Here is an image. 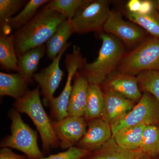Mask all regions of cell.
<instances>
[{
	"label": "cell",
	"mask_w": 159,
	"mask_h": 159,
	"mask_svg": "<svg viewBox=\"0 0 159 159\" xmlns=\"http://www.w3.org/2000/svg\"><path fill=\"white\" fill-rule=\"evenodd\" d=\"M25 156L14 153L9 148H2L0 150V159H26Z\"/></svg>",
	"instance_id": "30"
},
{
	"label": "cell",
	"mask_w": 159,
	"mask_h": 159,
	"mask_svg": "<svg viewBox=\"0 0 159 159\" xmlns=\"http://www.w3.org/2000/svg\"><path fill=\"white\" fill-rule=\"evenodd\" d=\"M154 5L156 9L157 10V11L159 12V0H155V1H153Z\"/></svg>",
	"instance_id": "33"
},
{
	"label": "cell",
	"mask_w": 159,
	"mask_h": 159,
	"mask_svg": "<svg viewBox=\"0 0 159 159\" xmlns=\"http://www.w3.org/2000/svg\"><path fill=\"white\" fill-rule=\"evenodd\" d=\"M46 52V45L30 49L18 57V72L29 84L32 82L40 61Z\"/></svg>",
	"instance_id": "17"
},
{
	"label": "cell",
	"mask_w": 159,
	"mask_h": 159,
	"mask_svg": "<svg viewBox=\"0 0 159 159\" xmlns=\"http://www.w3.org/2000/svg\"><path fill=\"white\" fill-rule=\"evenodd\" d=\"M89 159H151L140 149L129 150L119 146L113 137L97 150L90 154Z\"/></svg>",
	"instance_id": "16"
},
{
	"label": "cell",
	"mask_w": 159,
	"mask_h": 159,
	"mask_svg": "<svg viewBox=\"0 0 159 159\" xmlns=\"http://www.w3.org/2000/svg\"><path fill=\"white\" fill-rule=\"evenodd\" d=\"M155 9L153 1L144 0L141 1V6L138 13L145 15L148 14Z\"/></svg>",
	"instance_id": "31"
},
{
	"label": "cell",
	"mask_w": 159,
	"mask_h": 159,
	"mask_svg": "<svg viewBox=\"0 0 159 159\" xmlns=\"http://www.w3.org/2000/svg\"><path fill=\"white\" fill-rule=\"evenodd\" d=\"M145 124L129 126L122 129L112 136L116 143L124 149L138 150L142 143Z\"/></svg>",
	"instance_id": "20"
},
{
	"label": "cell",
	"mask_w": 159,
	"mask_h": 159,
	"mask_svg": "<svg viewBox=\"0 0 159 159\" xmlns=\"http://www.w3.org/2000/svg\"><path fill=\"white\" fill-rule=\"evenodd\" d=\"M102 30L122 41L128 47H131L144 39L145 31L134 24L126 21L116 11H111Z\"/></svg>",
	"instance_id": "10"
},
{
	"label": "cell",
	"mask_w": 159,
	"mask_h": 159,
	"mask_svg": "<svg viewBox=\"0 0 159 159\" xmlns=\"http://www.w3.org/2000/svg\"><path fill=\"white\" fill-rule=\"evenodd\" d=\"M104 95L100 86L89 84L85 113V120L101 118L104 108Z\"/></svg>",
	"instance_id": "21"
},
{
	"label": "cell",
	"mask_w": 159,
	"mask_h": 159,
	"mask_svg": "<svg viewBox=\"0 0 159 159\" xmlns=\"http://www.w3.org/2000/svg\"><path fill=\"white\" fill-rule=\"evenodd\" d=\"M70 44V43H68L48 66L33 76V79L38 83L41 89L44 103L46 106L49 105L54 98V93L62 80L64 72L60 67V61L63 54Z\"/></svg>",
	"instance_id": "9"
},
{
	"label": "cell",
	"mask_w": 159,
	"mask_h": 159,
	"mask_svg": "<svg viewBox=\"0 0 159 159\" xmlns=\"http://www.w3.org/2000/svg\"><path fill=\"white\" fill-rule=\"evenodd\" d=\"M102 44L97 59L93 62L86 63L81 68L83 75L89 83L100 85L112 74L124 56V48L118 38L101 32Z\"/></svg>",
	"instance_id": "2"
},
{
	"label": "cell",
	"mask_w": 159,
	"mask_h": 159,
	"mask_svg": "<svg viewBox=\"0 0 159 159\" xmlns=\"http://www.w3.org/2000/svg\"><path fill=\"white\" fill-rule=\"evenodd\" d=\"M141 1L140 0H130L127 4L128 11L133 13H138L141 6Z\"/></svg>",
	"instance_id": "32"
},
{
	"label": "cell",
	"mask_w": 159,
	"mask_h": 159,
	"mask_svg": "<svg viewBox=\"0 0 159 159\" xmlns=\"http://www.w3.org/2000/svg\"><path fill=\"white\" fill-rule=\"evenodd\" d=\"M66 20L62 15L43 6L34 17L13 34L17 57L47 43L60 24Z\"/></svg>",
	"instance_id": "1"
},
{
	"label": "cell",
	"mask_w": 159,
	"mask_h": 159,
	"mask_svg": "<svg viewBox=\"0 0 159 159\" xmlns=\"http://www.w3.org/2000/svg\"><path fill=\"white\" fill-rule=\"evenodd\" d=\"M86 63L82 57L79 47L74 45L73 52L66 54L65 64L67 71V78L63 89L57 97H54L49 106L51 116L55 121L61 120L68 116V107L72 92L73 80L78 70Z\"/></svg>",
	"instance_id": "8"
},
{
	"label": "cell",
	"mask_w": 159,
	"mask_h": 159,
	"mask_svg": "<svg viewBox=\"0 0 159 159\" xmlns=\"http://www.w3.org/2000/svg\"><path fill=\"white\" fill-rule=\"evenodd\" d=\"M9 116L11 122V134L2 141L1 147L17 149L29 159H39L43 157L38 144L36 131L24 122L19 112L15 109L9 111Z\"/></svg>",
	"instance_id": "4"
},
{
	"label": "cell",
	"mask_w": 159,
	"mask_h": 159,
	"mask_svg": "<svg viewBox=\"0 0 159 159\" xmlns=\"http://www.w3.org/2000/svg\"><path fill=\"white\" fill-rule=\"evenodd\" d=\"M119 72L134 76L143 71L159 70V39H148L136 48L124 55Z\"/></svg>",
	"instance_id": "5"
},
{
	"label": "cell",
	"mask_w": 159,
	"mask_h": 159,
	"mask_svg": "<svg viewBox=\"0 0 159 159\" xmlns=\"http://www.w3.org/2000/svg\"><path fill=\"white\" fill-rule=\"evenodd\" d=\"M126 17L147 31L154 37L159 39V12L156 9L148 14L142 15L127 11Z\"/></svg>",
	"instance_id": "23"
},
{
	"label": "cell",
	"mask_w": 159,
	"mask_h": 159,
	"mask_svg": "<svg viewBox=\"0 0 159 159\" xmlns=\"http://www.w3.org/2000/svg\"><path fill=\"white\" fill-rule=\"evenodd\" d=\"M112 137L111 125L101 118L89 121L85 134L78 142L77 147L92 151L100 148Z\"/></svg>",
	"instance_id": "12"
},
{
	"label": "cell",
	"mask_w": 159,
	"mask_h": 159,
	"mask_svg": "<svg viewBox=\"0 0 159 159\" xmlns=\"http://www.w3.org/2000/svg\"><path fill=\"white\" fill-rule=\"evenodd\" d=\"M111 11L108 1L85 0L71 20L74 32L84 34L102 31Z\"/></svg>",
	"instance_id": "6"
},
{
	"label": "cell",
	"mask_w": 159,
	"mask_h": 159,
	"mask_svg": "<svg viewBox=\"0 0 159 159\" xmlns=\"http://www.w3.org/2000/svg\"><path fill=\"white\" fill-rule=\"evenodd\" d=\"M84 0H51L44 6L47 9L62 15L67 20H71Z\"/></svg>",
	"instance_id": "26"
},
{
	"label": "cell",
	"mask_w": 159,
	"mask_h": 159,
	"mask_svg": "<svg viewBox=\"0 0 159 159\" xmlns=\"http://www.w3.org/2000/svg\"><path fill=\"white\" fill-rule=\"evenodd\" d=\"M74 33L75 32L71 20L66 19L60 24L54 34L46 43V52L49 59L53 60L57 57Z\"/></svg>",
	"instance_id": "19"
},
{
	"label": "cell",
	"mask_w": 159,
	"mask_h": 159,
	"mask_svg": "<svg viewBox=\"0 0 159 159\" xmlns=\"http://www.w3.org/2000/svg\"><path fill=\"white\" fill-rule=\"evenodd\" d=\"M137 77L141 89L152 94L159 103V70L143 71Z\"/></svg>",
	"instance_id": "27"
},
{
	"label": "cell",
	"mask_w": 159,
	"mask_h": 159,
	"mask_svg": "<svg viewBox=\"0 0 159 159\" xmlns=\"http://www.w3.org/2000/svg\"><path fill=\"white\" fill-rule=\"evenodd\" d=\"M49 0H30L18 14L10 20L8 27L11 29H18L27 24L37 13L40 7L49 2Z\"/></svg>",
	"instance_id": "24"
},
{
	"label": "cell",
	"mask_w": 159,
	"mask_h": 159,
	"mask_svg": "<svg viewBox=\"0 0 159 159\" xmlns=\"http://www.w3.org/2000/svg\"><path fill=\"white\" fill-rule=\"evenodd\" d=\"M0 64L7 70L18 72V57L13 34H0Z\"/></svg>",
	"instance_id": "22"
},
{
	"label": "cell",
	"mask_w": 159,
	"mask_h": 159,
	"mask_svg": "<svg viewBox=\"0 0 159 159\" xmlns=\"http://www.w3.org/2000/svg\"><path fill=\"white\" fill-rule=\"evenodd\" d=\"M24 0H0V26L1 30L7 28L13 16L24 6Z\"/></svg>",
	"instance_id": "28"
},
{
	"label": "cell",
	"mask_w": 159,
	"mask_h": 159,
	"mask_svg": "<svg viewBox=\"0 0 159 159\" xmlns=\"http://www.w3.org/2000/svg\"><path fill=\"white\" fill-rule=\"evenodd\" d=\"M104 108L101 119L110 125L116 122L129 111L134 106V102L120 94L105 91Z\"/></svg>",
	"instance_id": "14"
},
{
	"label": "cell",
	"mask_w": 159,
	"mask_h": 159,
	"mask_svg": "<svg viewBox=\"0 0 159 159\" xmlns=\"http://www.w3.org/2000/svg\"><path fill=\"white\" fill-rule=\"evenodd\" d=\"M105 80V91L115 92L134 102L142 97L138 79L133 75L118 72L112 74Z\"/></svg>",
	"instance_id": "13"
},
{
	"label": "cell",
	"mask_w": 159,
	"mask_h": 159,
	"mask_svg": "<svg viewBox=\"0 0 159 159\" xmlns=\"http://www.w3.org/2000/svg\"><path fill=\"white\" fill-rule=\"evenodd\" d=\"M29 84L19 73H0V95L9 96L16 100L22 98L29 91Z\"/></svg>",
	"instance_id": "18"
},
{
	"label": "cell",
	"mask_w": 159,
	"mask_h": 159,
	"mask_svg": "<svg viewBox=\"0 0 159 159\" xmlns=\"http://www.w3.org/2000/svg\"><path fill=\"white\" fill-rule=\"evenodd\" d=\"M68 116L84 117L87 100L89 82L83 75L76 72L74 77Z\"/></svg>",
	"instance_id": "15"
},
{
	"label": "cell",
	"mask_w": 159,
	"mask_h": 159,
	"mask_svg": "<svg viewBox=\"0 0 159 159\" xmlns=\"http://www.w3.org/2000/svg\"><path fill=\"white\" fill-rule=\"evenodd\" d=\"M90 152L85 149L74 146L65 151L50 155L46 157H43L39 159H82L88 156Z\"/></svg>",
	"instance_id": "29"
},
{
	"label": "cell",
	"mask_w": 159,
	"mask_h": 159,
	"mask_svg": "<svg viewBox=\"0 0 159 159\" xmlns=\"http://www.w3.org/2000/svg\"><path fill=\"white\" fill-rule=\"evenodd\" d=\"M39 90L38 85L29 90L22 98L16 100L14 107L16 110L26 114L32 120L40 136L43 150L48 152L51 148L60 146V142L54 132L52 121L43 107Z\"/></svg>",
	"instance_id": "3"
},
{
	"label": "cell",
	"mask_w": 159,
	"mask_h": 159,
	"mask_svg": "<svg viewBox=\"0 0 159 159\" xmlns=\"http://www.w3.org/2000/svg\"><path fill=\"white\" fill-rule=\"evenodd\" d=\"M145 124H159V103L150 94L145 93L136 105L127 113L111 125L112 136L122 129Z\"/></svg>",
	"instance_id": "7"
},
{
	"label": "cell",
	"mask_w": 159,
	"mask_h": 159,
	"mask_svg": "<svg viewBox=\"0 0 159 159\" xmlns=\"http://www.w3.org/2000/svg\"><path fill=\"white\" fill-rule=\"evenodd\" d=\"M52 125L62 149H68L78 144L85 134L88 125L84 117L69 116L52 121Z\"/></svg>",
	"instance_id": "11"
},
{
	"label": "cell",
	"mask_w": 159,
	"mask_h": 159,
	"mask_svg": "<svg viewBox=\"0 0 159 159\" xmlns=\"http://www.w3.org/2000/svg\"><path fill=\"white\" fill-rule=\"evenodd\" d=\"M139 149L151 157L159 153V127L157 125H146Z\"/></svg>",
	"instance_id": "25"
}]
</instances>
